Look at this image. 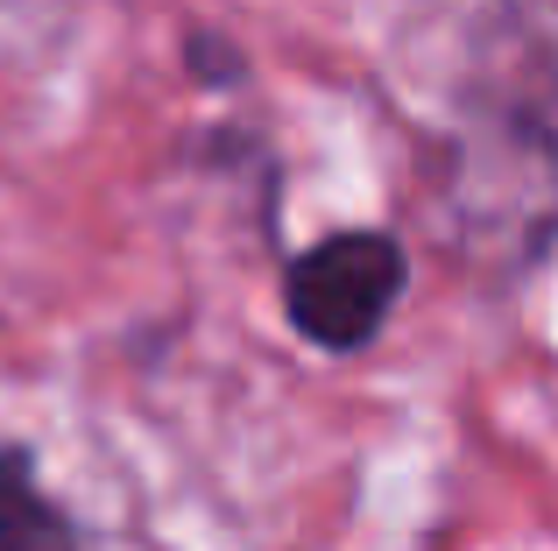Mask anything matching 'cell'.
<instances>
[{
  "label": "cell",
  "mask_w": 558,
  "mask_h": 551,
  "mask_svg": "<svg viewBox=\"0 0 558 551\" xmlns=\"http://www.w3.org/2000/svg\"><path fill=\"white\" fill-rule=\"evenodd\" d=\"M396 290H403V255L381 234H340L298 255L290 269V318L312 332L318 346H361L389 318Z\"/></svg>",
  "instance_id": "6da1fadb"
},
{
  "label": "cell",
  "mask_w": 558,
  "mask_h": 551,
  "mask_svg": "<svg viewBox=\"0 0 558 551\" xmlns=\"http://www.w3.org/2000/svg\"><path fill=\"white\" fill-rule=\"evenodd\" d=\"M0 551H71V524L36 495L22 453H0Z\"/></svg>",
  "instance_id": "7a4b0ae2"
}]
</instances>
